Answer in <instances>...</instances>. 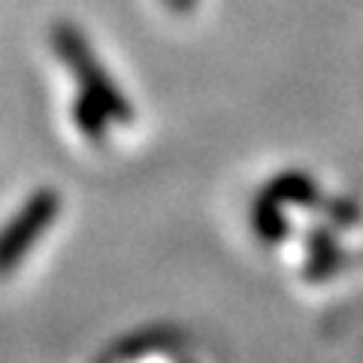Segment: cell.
Returning a JSON list of instances; mask_svg holds the SVG:
<instances>
[{
	"label": "cell",
	"instance_id": "6da1fadb",
	"mask_svg": "<svg viewBox=\"0 0 363 363\" xmlns=\"http://www.w3.org/2000/svg\"><path fill=\"white\" fill-rule=\"evenodd\" d=\"M58 212H61V194L55 188H40L28 197L25 206L0 230V279L18 269L21 260L33 252L37 240L55 224Z\"/></svg>",
	"mask_w": 363,
	"mask_h": 363
}]
</instances>
